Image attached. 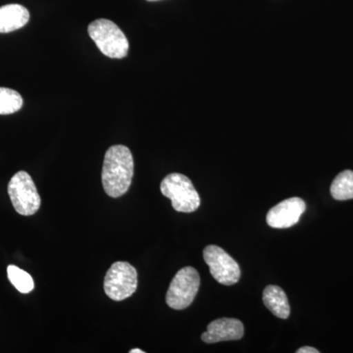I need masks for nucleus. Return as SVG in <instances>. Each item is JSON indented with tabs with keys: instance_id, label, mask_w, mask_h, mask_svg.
Masks as SVG:
<instances>
[{
	"instance_id": "f257e3e1",
	"label": "nucleus",
	"mask_w": 353,
	"mask_h": 353,
	"mask_svg": "<svg viewBox=\"0 0 353 353\" xmlns=\"http://www.w3.org/2000/svg\"><path fill=\"white\" fill-rule=\"evenodd\" d=\"M134 176V158L125 145L109 148L104 157L102 185L106 194L113 199L122 196L131 187Z\"/></svg>"
},
{
	"instance_id": "f03ea898",
	"label": "nucleus",
	"mask_w": 353,
	"mask_h": 353,
	"mask_svg": "<svg viewBox=\"0 0 353 353\" xmlns=\"http://www.w3.org/2000/svg\"><path fill=\"white\" fill-rule=\"evenodd\" d=\"M88 32L105 57L117 59L127 57L129 41L122 30L112 21L95 20L88 26Z\"/></svg>"
},
{
	"instance_id": "7ed1b4c3",
	"label": "nucleus",
	"mask_w": 353,
	"mask_h": 353,
	"mask_svg": "<svg viewBox=\"0 0 353 353\" xmlns=\"http://www.w3.org/2000/svg\"><path fill=\"white\" fill-rule=\"evenodd\" d=\"M160 190L164 196L171 199L172 206L178 212L192 213L201 205V197L192 181L183 174L172 173L165 176Z\"/></svg>"
},
{
	"instance_id": "20e7f679",
	"label": "nucleus",
	"mask_w": 353,
	"mask_h": 353,
	"mask_svg": "<svg viewBox=\"0 0 353 353\" xmlns=\"http://www.w3.org/2000/svg\"><path fill=\"white\" fill-rule=\"evenodd\" d=\"M201 285V277L194 267H185L176 274L166 294L169 307L183 310L194 303Z\"/></svg>"
},
{
	"instance_id": "39448f33",
	"label": "nucleus",
	"mask_w": 353,
	"mask_h": 353,
	"mask_svg": "<svg viewBox=\"0 0 353 353\" xmlns=\"http://www.w3.org/2000/svg\"><path fill=\"white\" fill-rule=\"evenodd\" d=\"M103 287L109 299L115 301H124L136 292L138 272L128 262H115L106 273Z\"/></svg>"
},
{
	"instance_id": "423d86ee",
	"label": "nucleus",
	"mask_w": 353,
	"mask_h": 353,
	"mask_svg": "<svg viewBox=\"0 0 353 353\" xmlns=\"http://www.w3.org/2000/svg\"><path fill=\"white\" fill-rule=\"evenodd\" d=\"M8 194L15 210L23 216H32L41 208L39 196L32 176L25 171L16 173L8 183Z\"/></svg>"
},
{
	"instance_id": "0eeeda50",
	"label": "nucleus",
	"mask_w": 353,
	"mask_h": 353,
	"mask_svg": "<svg viewBox=\"0 0 353 353\" xmlns=\"http://www.w3.org/2000/svg\"><path fill=\"white\" fill-rule=\"evenodd\" d=\"M203 259L210 269L211 275L221 285H232L240 280V266L219 246H206L203 250Z\"/></svg>"
},
{
	"instance_id": "6e6552de",
	"label": "nucleus",
	"mask_w": 353,
	"mask_h": 353,
	"mask_svg": "<svg viewBox=\"0 0 353 353\" xmlns=\"http://www.w3.org/2000/svg\"><path fill=\"white\" fill-rule=\"evenodd\" d=\"M305 209V202L299 197L285 199L269 210L267 224L275 229H288L299 222Z\"/></svg>"
},
{
	"instance_id": "1a4fd4ad",
	"label": "nucleus",
	"mask_w": 353,
	"mask_h": 353,
	"mask_svg": "<svg viewBox=\"0 0 353 353\" xmlns=\"http://www.w3.org/2000/svg\"><path fill=\"white\" fill-rule=\"evenodd\" d=\"M245 334L243 324L233 318H221L211 322L208 330L201 334V340L206 343L241 340Z\"/></svg>"
},
{
	"instance_id": "9d476101",
	"label": "nucleus",
	"mask_w": 353,
	"mask_h": 353,
	"mask_svg": "<svg viewBox=\"0 0 353 353\" xmlns=\"http://www.w3.org/2000/svg\"><path fill=\"white\" fill-rule=\"evenodd\" d=\"M30 20L28 9L20 4H7L0 7V34L17 31Z\"/></svg>"
},
{
	"instance_id": "9b49d317",
	"label": "nucleus",
	"mask_w": 353,
	"mask_h": 353,
	"mask_svg": "<svg viewBox=\"0 0 353 353\" xmlns=\"http://www.w3.org/2000/svg\"><path fill=\"white\" fill-rule=\"evenodd\" d=\"M263 303L276 317L287 319L290 314L289 299L278 285H268L263 292Z\"/></svg>"
},
{
	"instance_id": "f8f14e48",
	"label": "nucleus",
	"mask_w": 353,
	"mask_h": 353,
	"mask_svg": "<svg viewBox=\"0 0 353 353\" xmlns=\"http://www.w3.org/2000/svg\"><path fill=\"white\" fill-rule=\"evenodd\" d=\"M331 194L336 201L353 199V171L341 172L331 185Z\"/></svg>"
},
{
	"instance_id": "ddd939ff",
	"label": "nucleus",
	"mask_w": 353,
	"mask_h": 353,
	"mask_svg": "<svg viewBox=\"0 0 353 353\" xmlns=\"http://www.w3.org/2000/svg\"><path fill=\"white\" fill-rule=\"evenodd\" d=\"M7 276L11 284L19 290L21 294H29L34 290V284L32 276L19 267L9 265L7 267Z\"/></svg>"
},
{
	"instance_id": "4468645a",
	"label": "nucleus",
	"mask_w": 353,
	"mask_h": 353,
	"mask_svg": "<svg viewBox=\"0 0 353 353\" xmlns=\"http://www.w3.org/2000/svg\"><path fill=\"white\" fill-rule=\"evenodd\" d=\"M23 99L19 92L11 88H0V115H8L19 111Z\"/></svg>"
},
{
	"instance_id": "2eb2a0df",
	"label": "nucleus",
	"mask_w": 353,
	"mask_h": 353,
	"mask_svg": "<svg viewBox=\"0 0 353 353\" xmlns=\"http://www.w3.org/2000/svg\"><path fill=\"white\" fill-rule=\"evenodd\" d=\"M297 353H319V350H316L314 347H303L296 350Z\"/></svg>"
},
{
	"instance_id": "dca6fc26",
	"label": "nucleus",
	"mask_w": 353,
	"mask_h": 353,
	"mask_svg": "<svg viewBox=\"0 0 353 353\" xmlns=\"http://www.w3.org/2000/svg\"><path fill=\"white\" fill-rule=\"evenodd\" d=\"M130 353H145V352L139 348H134V350H130Z\"/></svg>"
},
{
	"instance_id": "f3484780",
	"label": "nucleus",
	"mask_w": 353,
	"mask_h": 353,
	"mask_svg": "<svg viewBox=\"0 0 353 353\" xmlns=\"http://www.w3.org/2000/svg\"><path fill=\"white\" fill-rule=\"evenodd\" d=\"M148 1H158V0H148Z\"/></svg>"
}]
</instances>
